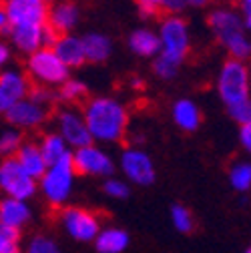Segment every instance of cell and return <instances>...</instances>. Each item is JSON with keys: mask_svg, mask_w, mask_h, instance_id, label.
I'll list each match as a JSON object with an SVG mask.
<instances>
[{"mask_svg": "<svg viewBox=\"0 0 251 253\" xmlns=\"http://www.w3.org/2000/svg\"><path fill=\"white\" fill-rule=\"evenodd\" d=\"M239 6L243 8V12H249L251 10V0H237Z\"/></svg>", "mask_w": 251, "mask_h": 253, "instance_id": "obj_41", "label": "cell"}, {"mask_svg": "<svg viewBox=\"0 0 251 253\" xmlns=\"http://www.w3.org/2000/svg\"><path fill=\"white\" fill-rule=\"evenodd\" d=\"M42 2H46V4H54V2H58V0H42Z\"/></svg>", "mask_w": 251, "mask_h": 253, "instance_id": "obj_44", "label": "cell"}, {"mask_svg": "<svg viewBox=\"0 0 251 253\" xmlns=\"http://www.w3.org/2000/svg\"><path fill=\"white\" fill-rule=\"evenodd\" d=\"M153 73L159 77V79H163V81H171V79L177 77L179 65L159 54V56H155V60H153Z\"/></svg>", "mask_w": 251, "mask_h": 253, "instance_id": "obj_29", "label": "cell"}, {"mask_svg": "<svg viewBox=\"0 0 251 253\" xmlns=\"http://www.w3.org/2000/svg\"><path fill=\"white\" fill-rule=\"evenodd\" d=\"M243 253H251V245H249V247H247V249H245Z\"/></svg>", "mask_w": 251, "mask_h": 253, "instance_id": "obj_45", "label": "cell"}, {"mask_svg": "<svg viewBox=\"0 0 251 253\" xmlns=\"http://www.w3.org/2000/svg\"><path fill=\"white\" fill-rule=\"evenodd\" d=\"M60 223L62 229L69 233V237L81 243H95V239L101 233L99 217L83 207H65L60 211Z\"/></svg>", "mask_w": 251, "mask_h": 253, "instance_id": "obj_9", "label": "cell"}, {"mask_svg": "<svg viewBox=\"0 0 251 253\" xmlns=\"http://www.w3.org/2000/svg\"><path fill=\"white\" fill-rule=\"evenodd\" d=\"M239 145L247 155H251V125L239 126Z\"/></svg>", "mask_w": 251, "mask_h": 253, "instance_id": "obj_34", "label": "cell"}, {"mask_svg": "<svg viewBox=\"0 0 251 253\" xmlns=\"http://www.w3.org/2000/svg\"><path fill=\"white\" fill-rule=\"evenodd\" d=\"M0 253H22L18 241H0Z\"/></svg>", "mask_w": 251, "mask_h": 253, "instance_id": "obj_38", "label": "cell"}, {"mask_svg": "<svg viewBox=\"0 0 251 253\" xmlns=\"http://www.w3.org/2000/svg\"><path fill=\"white\" fill-rule=\"evenodd\" d=\"M159 37H161V56L177 62H181L191 50V33L189 24L181 14H167L159 22Z\"/></svg>", "mask_w": 251, "mask_h": 253, "instance_id": "obj_6", "label": "cell"}, {"mask_svg": "<svg viewBox=\"0 0 251 253\" xmlns=\"http://www.w3.org/2000/svg\"><path fill=\"white\" fill-rule=\"evenodd\" d=\"M79 20H81V8L71 0H58L48 8V26L58 37L71 35Z\"/></svg>", "mask_w": 251, "mask_h": 253, "instance_id": "obj_15", "label": "cell"}, {"mask_svg": "<svg viewBox=\"0 0 251 253\" xmlns=\"http://www.w3.org/2000/svg\"><path fill=\"white\" fill-rule=\"evenodd\" d=\"M249 69H251V67H249Z\"/></svg>", "mask_w": 251, "mask_h": 253, "instance_id": "obj_46", "label": "cell"}, {"mask_svg": "<svg viewBox=\"0 0 251 253\" xmlns=\"http://www.w3.org/2000/svg\"><path fill=\"white\" fill-rule=\"evenodd\" d=\"M24 253H60V249H58V245L50 237L37 235V237H33L28 241Z\"/></svg>", "mask_w": 251, "mask_h": 253, "instance_id": "obj_30", "label": "cell"}, {"mask_svg": "<svg viewBox=\"0 0 251 253\" xmlns=\"http://www.w3.org/2000/svg\"><path fill=\"white\" fill-rule=\"evenodd\" d=\"M26 75L37 86L60 88L71 79V69L60 60L54 48H41L26 56Z\"/></svg>", "mask_w": 251, "mask_h": 253, "instance_id": "obj_4", "label": "cell"}, {"mask_svg": "<svg viewBox=\"0 0 251 253\" xmlns=\"http://www.w3.org/2000/svg\"><path fill=\"white\" fill-rule=\"evenodd\" d=\"M39 145L42 149V155H44L48 167L54 165V163H58V161H62L65 157L73 155V149L69 147V143L65 139L60 137V133H48V135H44Z\"/></svg>", "mask_w": 251, "mask_h": 253, "instance_id": "obj_23", "label": "cell"}, {"mask_svg": "<svg viewBox=\"0 0 251 253\" xmlns=\"http://www.w3.org/2000/svg\"><path fill=\"white\" fill-rule=\"evenodd\" d=\"M249 92H251V69L243 60H235V58L225 60L217 75V94L221 103L229 109L233 105L251 99Z\"/></svg>", "mask_w": 251, "mask_h": 253, "instance_id": "obj_3", "label": "cell"}, {"mask_svg": "<svg viewBox=\"0 0 251 253\" xmlns=\"http://www.w3.org/2000/svg\"><path fill=\"white\" fill-rule=\"evenodd\" d=\"M83 115L90 129L92 141L101 145H115L125 139L129 129V111L115 97L88 99Z\"/></svg>", "mask_w": 251, "mask_h": 253, "instance_id": "obj_1", "label": "cell"}, {"mask_svg": "<svg viewBox=\"0 0 251 253\" xmlns=\"http://www.w3.org/2000/svg\"><path fill=\"white\" fill-rule=\"evenodd\" d=\"M56 92H58V99H60V101H65V103H69V105H75V103H79V101H83V99L86 97L88 88H86V84H84L83 81H79V79H69Z\"/></svg>", "mask_w": 251, "mask_h": 253, "instance_id": "obj_25", "label": "cell"}, {"mask_svg": "<svg viewBox=\"0 0 251 253\" xmlns=\"http://www.w3.org/2000/svg\"><path fill=\"white\" fill-rule=\"evenodd\" d=\"M2 115H4L6 125L14 126V129H18V131H28V129H37V126H41L46 121L48 107L39 105L37 101H33L28 97V99L20 101L18 105H14L12 109H8Z\"/></svg>", "mask_w": 251, "mask_h": 253, "instance_id": "obj_14", "label": "cell"}, {"mask_svg": "<svg viewBox=\"0 0 251 253\" xmlns=\"http://www.w3.org/2000/svg\"><path fill=\"white\" fill-rule=\"evenodd\" d=\"M33 81L20 69H4L0 73V111L6 113L20 101L30 97Z\"/></svg>", "mask_w": 251, "mask_h": 253, "instance_id": "obj_13", "label": "cell"}, {"mask_svg": "<svg viewBox=\"0 0 251 253\" xmlns=\"http://www.w3.org/2000/svg\"><path fill=\"white\" fill-rule=\"evenodd\" d=\"M229 117L239 125V126H245V125H251V99L239 103V105H233L227 109Z\"/></svg>", "mask_w": 251, "mask_h": 253, "instance_id": "obj_31", "label": "cell"}, {"mask_svg": "<svg viewBox=\"0 0 251 253\" xmlns=\"http://www.w3.org/2000/svg\"><path fill=\"white\" fill-rule=\"evenodd\" d=\"M73 161H75L79 175H92V177L107 179V177H113L115 173L113 157L97 143H90L86 147L73 151Z\"/></svg>", "mask_w": 251, "mask_h": 253, "instance_id": "obj_11", "label": "cell"}, {"mask_svg": "<svg viewBox=\"0 0 251 253\" xmlns=\"http://www.w3.org/2000/svg\"><path fill=\"white\" fill-rule=\"evenodd\" d=\"M229 185L237 193H247L251 189V161H237L229 169Z\"/></svg>", "mask_w": 251, "mask_h": 253, "instance_id": "obj_24", "label": "cell"}, {"mask_svg": "<svg viewBox=\"0 0 251 253\" xmlns=\"http://www.w3.org/2000/svg\"><path fill=\"white\" fill-rule=\"evenodd\" d=\"M16 159L18 163L24 167L26 173H30L35 179H42L44 173L48 171V163L42 155V149L39 143H30V141H24V145L20 147V151L16 153Z\"/></svg>", "mask_w": 251, "mask_h": 253, "instance_id": "obj_20", "label": "cell"}, {"mask_svg": "<svg viewBox=\"0 0 251 253\" xmlns=\"http://www.w3.org/2000/svg\"><path fill=\"white\" fill-rule=\"evenodd\" d=\"M171 117L175 125L185 133H193L201 125V109L191 99H179L171 107Z\"/></svg>", "mask_w": 251, "mask_h": 253, "instance_id": "obj_19", "label": "cell"}, {"mask_svg": "<svg viewBox=\"0 0 251 253\" xmlns=\"http://www.w3.org/2000/svg\"><path fill=\"white\" fill-rule=\"evenodd\" d=\"M133 54L143 58H155L161 54V37L151 28H135L127 39Z\"/></svg>", "mask_w": 251, "mask_h": 253, "instance_id": "obj_17", "label": "cell"}, {"mask_svg": "<svg viewBox=\"0 0 251 253\" xmlns=\"http://www.w3.org/2000/svg\"><path fill=\"white\" fill-rule=\"evenodd\" d=\"M24 145L22 133L14 126H8V129L2 131L0 135V153L4 157H16V153L20 151V147Z\"/></svg>", "mask_w": 251, "mask_h": 253, "instance_id": "obj_27", "label": "cell"}, {"mask_svg": "<svg viewBox=\"0 0 251 253\" xmlns=\"http://www.w3.org/2000/svg\"><path fill=\"white\" fill-rule=\"evenodd\" d=\"M119 167H121V173L125 175V179L133 185H139V187H149L157 179L153 159L139 147L125 149L119 157Z\"/></svg>", "mask_w": 251, "mask_h": 253, "instance_id": "obj_10", "label": "cell"}, {"mask_svg": "<svg viewBox=\"0 0 251 253\" xmlns=\"http://www.w3.org/2000/svg\"><path fill=\"white\" fill-rule=\"evenodd\" d=\"M10 42H2L0 44V65H6V62L10 60Z\"/></svg>", "mask_w": 251, "mask_h": 253, "instance_id": "obj_39", "label": "cell"}, {"mask_svg": "<svg viewBox=\"0 0 251 253\" xmlns=\"http://www.w3.org/2000/svg\"><path fill=\"white\" fill-rule=\"evenodd\" d=\"M56 133H60V137L69 143V147L73 151L95 143L92 141V135H90V129L86 125L84 115L71 109V107L60 109L56 113Z\"/></svg>", "mask_w": 251, "mask_h": 253, "instance_id": "obj_12", "label": "cell"}, {"mask_svg": "<svg viewBox=\"0 0 251 253\" xmlns=\"http://www.w3.org/2000/svg\"><path fill=\"white\" fill-rule=\"evenodd\" d=\"M137 8L141 12V16H157L159 12H165V2L167 0H135Z\"/></svg>", "mask_w": 251, "mask_h": 253, "instance_id": "obj_32", "label": "cell"}, {"mask_svg": "<svg viewBox=\"0 0 251 253\" xmlns=\"http://www.w3.org/2000/svg\"><path fill=\"white\" fill-rule=\"evenodd\" d=\"M245 28H247V33H251V10L249 12H245Z\"/></svg>", "mask_w": 251, "mask_h": 253, "instance_id": "obj_42", "label": "cell"}, {"mask_svg": "<svg viewBox=\"0 0 251 253\" xmlns=\"http://www.w3.org/2000/svg\"><path fill=\"white\" fill-rule=\"evenodd\" d=\"M207 2H209V0H185L187 6H197V8H199V6H205Z\"/></svg>", "mask_w": 251, "mask_h": 253, "instance_id": "obj_40", "label": "cell"}, {"mask_svg": "<svg viewBox=\"0 0 251 253\" xmlns=\"http://www.w3.org/2000/svg\"><path fill=\"white\" fill-rule=\"evenodd\" d=\"M0 189L4 191L6 197L28 201L37 195L41 187L39 179L26 173L16 157H4L2 163H0Z\"/></svg>", "mask_w": 251, "mask_h": 253, "instance_id": "obj_7", "label": "cell"}, {"mask_svg": "<svg viewBox=\"0 0 251 253\" xmlns=\"http://www.w3.org/2000/svg\"><path fill=\"white\" fill-rule=\"evenodd\" d=\"M185 8H187L185 0H167V2H165V12L167 14H179Z\"/></svg>", "mask_w": 251, "mask_h": 253, "instance_id": "obj_36", "label": "cell"}, {"mask_svg": "<svg viewBox=\"0 0 251 253\" xmlns=\"http://www.w3.org/2000/svg\"><path fill=\"white\" fill-rule=\"evenodd\" d=\"M52 48L69 69H79L86 62L83 37H75L73 33L71 35H60Z\"/></svg>", "mask_w": 251, "mask_h": 253, "instance_id": "obj_16", "label": "cell"}, {"mask_svg": "<svg viewBox=\"0 0 251 253\" xmlns=\"http://www.w3.org/2000/svg\"><path fill=\"white\" fill-rule=\"evenodd\" d=\"M103 191L111 199H127L129 193H131V189H129L127 181L117 179V177H107L105 183H103Z\"/></svg>", "mask_w": 251, "mask_h": 253, "instance_id": "obj_28", "label": "cell"}, {"mask_svg": "<svg viewBox=\"0 0 251 253\" xmlns=\"http://www.w3.org/2000/svg\"><path fill=\"white\" fill-rule=\"evenodd\" d=\"M75 177H77V167H75V161H73V155H69L62 161L48 167L44 177L39 181L41 193L54 207L65 205L73 195Z\"/></svg>", "mask_w": 251, "mask_h": 253, "instance_id": "obj_5", "label": "cell"}, {"mask_svg": "<svg viewBox=\"0 0 251 253\" xmlns=\"http://www.w3.org/2000/svg\"><path fill=\"white\" fill-rule=\"evenodd\" d=\"M169 215H171L173 227L179 233H191L195 229V217H193V213L187 209L185 205H179V203L173 205L171 211H169Z\"/></svg>", "mask_w": 251, "mask_h": 253, "instance_id": "obj_26", "label": "cell"}, {"mask_svg": "<svg viewBox=\"0 0 251 253\" xmlns=\"http://www.w3.org/2000/svg\"><path fill=\"white\" fill-rule=\"evenodd\" d=\"M131 237L121 227H105L95 239V247L99 253H123L129 247Z\"/></svg>", "mask_w": 251, "mask_h": 253, "instance_id": "obj_21", "label": "cell"}, {"mask_svg": "<svg viewBox=\"0 0 251 253\" xmlns=\"http://www.w3.org/2000/svg\"><path fill=\"white\" fill-rule=\"evenodd\" d=\"M0 241H20V229L0 225Z\"/></svg>", "mask_w": 251, "mask_h": 253, "instance_id": "obj_35", "label": "cell"}, {"mask_svg": "<svg viewBox=\"0 0 251 253\" xmlns=\"http://www.w3.org/2000/svg\"><path fill=\"white\" fill-rule=\"evenodd\" d=\"M207 22L213 37L227 50L229 58L243 62L251 58V39L245 28V18L235 8H215Z\"/></svg>", "mask_w": 251, "mask_h": 253, "instance_id": "obj_2", "label": "cell"}, {"mask_svg": "<svg viewBox=\"0 0 251 253\" xmlns=\"http://www.w3.org/2000/svg\"><path fill=\"white\" fill-rule=\"evenodd\" d=\"M48 4L42 0H4L2 10L6 12L12 28H46Z\"/></svg>", "mask_w": 251, "mask_h": 253, "instance_id": "obj_8", "label": "cell"}, {"mask_svg": "<svg viewBox=\"0 0 251 253\" xmlns=\"http://www.w3.org/2000/svg\"><path fill=\"white\" fill-rule=\"evenodd\" d=\"M83 44H84V54H86V62H105L109 60L111 52H113V42L109 37L101 35V33H88L83 37Z\"/></svg>", "mask_w": 251, "mask_h": 253, "instance_id": "obj_22", "label": "cell"}, {"mask_svg": "<svg viewBox=\"0 0 251 253\" xmlns=\"http://www.w3.org/2000/svg\"><path fill=\"white\" fill-rule=\"evenodd\" d=\"M133 86H135V88H143V81L135 79V81H133Z\"/></svg>", "mask_w": 251, "mask_h": 253, "instance_id": "obj_43", "label": "cell"}, {"mask_svg": "<svg viewBox=\"0 0 251 253\" xmlns=\"http://www.w3.org/2000/svg\"><path fill=\"white\" fill-rule=\"evenodd\" d=\"M10 30H12V24H10L8 16H6V12L0 10V35H2L4 39H8L10 37Z\"/></svg>", "mask_w": 251, "mask_h": 253, "instance_id": "obj_37", "label": "cell"}, {"mask_svg": "<svg viewBox=\"0 0 251 253\" xmlns=\"http://www.w3.org/2000/svg\"><path fill=\"white\" fill-rule=\"evenodd\" d=\"M58 97V92H52L50 88H46V86H33V90H30V99L33 101H37L39 105H44V107H48L54 99Z\"/></svg>", "mask_w": 251, "mask_h": 253, "instance_id": "obj_33", "label": "cell"}, {"mask_svg": "<svg viewBox=\"0 0 251 253\" xmlns=\"http://www.w3.org/2000/svg\"><path fill=\"white\" fill-rule=\"evenodd\" d=\"M30 217H33V211H30L28 201L4 197L2 203H0V225L22 229L30 221Z\"/></svg>", "mask_w": 251, "mask_h": 253, "instance_id": "obj_18", "label": "cell"}]
</instances>
